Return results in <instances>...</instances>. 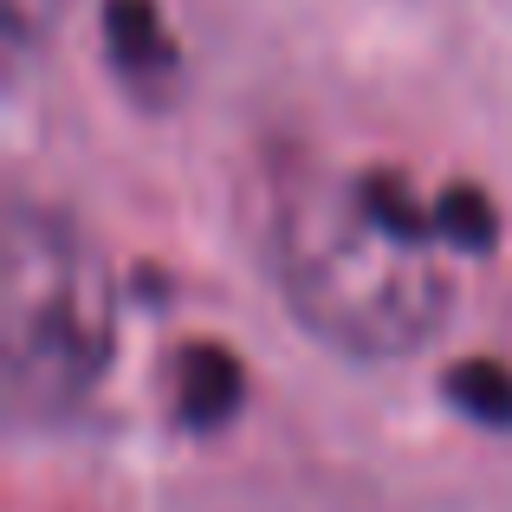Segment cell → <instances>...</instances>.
<instances>
[{"mask_svg":"<svg viewBox=\"0 0 512 512\" xmlns=\"http://www.w3.org/2000/svg\"><path fill=\"white\" fill-rule=\"evenodd\" d=\"M441 195L389 163L292 156L266 182L260 266L279 312L344 363H402L448 331L461 279Z\"/></svg>","mask_w":512,"mask_h":512,"instance_id":"1","label":"cell"},{"mask_svg":"<svg viewBox=\"0 0 512 512\" xmlns=\"http://www.w3.org/2000/svg\"><path fill=\"white\" fill-rule=\"evenodd\" d=\"M117 350V286L104 247L65 208L13 195L0 221V376L20 422L85 409Z\"/></svg>","mask_w":512,"mask_h":512,"instance_id":"2","label":"cell"},{"mask_svg":"<svg viewBox=\"0 0 512 512\" xmlns=\"http://www.w3.org/2000/svg\"><path fill=\"white\" fill-rule=\"evenodd\" d=\"M104 59H111L117 85L143 104H169L182 85V52H175L156 0H104Z\"/></svg>","mask_w":512,"mask_h":512,"instance_id":"3","label":"cell"},{"mask_svg":"<svg viewBox=\"0 0 512 512\" xmlns=\"http://www.w3.org/2000/svg\"><path fill=\"white\" fill-rule=\"evenodd\" d=\"M247 402V370L227 344H182L175 350V383H169V409L182 428L208 435V428L234 422Z\"/></svg>","mask_w":512,"mask_h":512,"instance_id":"4","label":"cell"},{"mask_svg":"<svg viewBox=\"0 0 512 512\" xmlns=\"http://www.w3.org/2000/svg\"><path fill=\"white\" fill-rule=\"evenodd\" d=\"M441 389H448V402L461 415H474V422H487V428H512V370L506 363L467 357L441 376Z\"/></svg>","mask_w":512,"mask_h":512,"instance_id":"5","label":"cell"},{"mask_svg":"<svg viewBox=\"0 0 512 512\" xmlns=\"http://www.w3.org/2000/svg\"><path fill=\"white\" fill-rule=\"evenodd\" d=\"M65 0H0V52H7V78H20L26 65L46 52V39L59 33Z\"/></svg>","mask_w":512,"mask_h":512,"instance_id":"6","label":"cell"}]
</instances>
